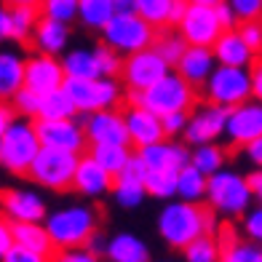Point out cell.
<instances>
[{
  "mask_svg": "<svg viewBox=\"0 0 262 262\" xmlns=\"http://www.w3.org/2000/svg\"><path fill=\"white\" fill-rule=\"evenodd\" d=\"M246 180H249V187H252L254 201H259V206H262V169H254Z\"/></svg>",
  "mask_w": 262,
  "mask_h": 262,
  "instance_id": "55",
  "label": "cell"
},
{
  "mask_svg": "<svg viewBox=\"0 0 262 262\" xmlns=\"http://www.w3.org/2000/svg\"><path fill=\"white\" fill-rule=\"evenodd\" d=\"M113 6H115V16L137 14V0H113Z\"/></svg>",
  "mask_w": 262,
  "mask_h": 262,
  "instance_id": "57",
  "label": "cell"
},
{
  "mask_svg": "<svg viewBox=\"0 0 262 262\" xmlns=\"http://www.w3.org/2000/svg\"><path fill=\"white\" fill-rule=\"evenodd\" d=\"M51 262H102V257H97L83 246V249H59L51 257Z\"/></svg>",
  "mask_w": 262,
  "mask_h": 262,
  "instance_id": "46",
  "label": "cell"
},
{
  "mask_svg": "<svg viewBox=\"0 0 262 262\" xmlns=\"http://www.w3.org/2000/svg\"><path fill=\"white\" fill-rule=\"evenodd\" d=\"M107 262H150V249L142 238L131 233H118L107 244Z\"/></svg>",
  "mask_w": 262,
  "mask_h": 262,
  "instance_id": "27",
  "label": "cell"
},
{
  "mask_svg": "<svg viewBox=\"0 0 262 262\" xmlns=\"http://www.w3.org/2000/svg\"><path fill=\"white\" fill-rule=\"evenodd\" d=\"M214 209L201 204H187V201H169L158 214V235L171 249H187L193 241L204 235H214L217 220Z\"/></svg>",
  "mask_w": 262,
  "mask_h": 262,
  "instance_id": "1",
  "label": "cell"
},
{
  "mask_svg": "<svg viewBox=\"0 0 262 262\" xmlns=\"http://www.w3.org/2000/svg\"><path fill=\"white\" fill-rule=\"evenodd\" d=\"M11 16V40L25 43L32 38L35 25L40 19V8H25V6H6Z\"/></svg>",
  "mask_w": 262,
  "mask_h": 262,
  "instance_id": "33",
  "label": "cell"
},
{
  "mask_svg": "<svg viewBox=\"0 0 262 262\" xmlns=\"http://www.w3.org/2000/svg\"><path fill=\"white\" fill-rule=\"evenodd\" d=\"M62 64H64L67 78H75V80L102 78L97 54H94L91 49H73V51H67V54L62 56Z\"/></svg>",
  "mask_w": 262,
  "mask_h": 262,
  "instance_id": "28",
  "label": "cell"
},
{
  "mask_svg": "<svg viewBox=\"0 0 262 262\" xmlns=\"http://www.w3.org/2000/svg\"><path fill=\"white\" fill-rule=\"evenodd\" d=\"M214 70H217V56H214L211 49H204V46H187V51L180 59V64L174 67V73H180L193 89H204Z\"/></svg>",
  "mask_w": 262,
  "mask_h": 262,
  "instance_id": "21",
  "label": "cell"
},
{
  "mask_svg": "<svg viewBox=\"0 0 262 262\" xmlns=\"http://www.w3.org/2000/svg\"><path fill=\"white\" fill-rule=\"evenodd\" d=\"M30 40H32L35 54H49V56L67 54L64 49H67V40H70V25L49 19V16H40Z\"/></svg>",
  "mask_w": 262,
  "mask_h": 262,
  "instance_id": "22",
  "label": "cell"
},
{
  "mask_svg": "<svg viewBox=\"0 0 262 262\" xmlns=\"http://www.w3.org/2000/svg\"><path fill=\"white\" fill-rule=\"evenodd\" d=\"M217 16H220V25H222L225 32H230V30H238V27H241V21H238L235 11H233V6L228 3V0H225L222 6H217Z\"/></svg>",
  "mask_w": 262,
  "mask_h": 262,
  "instance_id": "48",
  "label": "cell"
},
{
  "mask_svg": "<svg viewBox=\"0 0 262 262\" xmlns=\"http://www.w3.org/2000/svg\"><path fill=\"white\" fill-rule=\"evenodd\" d=\"M78 6H80V0H43L40 16H49V19L70 25L73 19H78Z\"/></svg>",
  "mask_w": 262,
  "mask_h": 262,
  "instance_id": "40",
  "label": "cell"
},
{
  "mask_svg": "<svg viewBox=\"0 0 262 262\" xmlns=\"http://www.w3.org/2000/svg\"><path fill=\"white\" fill-rule=\"evenodd\" d=\"M11 230H14L16 246L30 249V252L46 257L49 262H51V257L59 252V249L54 246L51 233L46 230V225H43V222H11Z\"/></svg>",
  "mask_w": 262,
  "mask_h": 262,
  "instance_id": "24",
  "label": "cell"
},
{
  "mask_svg": "<svg viewBox=\"0 0 262 262\" xmlns=\"http://www.w3.org/2000/svg\"><path fill=\"white\" fill-rule=\"evenodd\" d=\"M80 126L86 131L89 147L91 145H128L131 147V137H128V126L123 110H102V113H91V115H78Z\"/></svg>",
  "mask_w": 262,
  "mask_h": 262,
  "instance_id": "12",
  "label": "cell"
},
{
  "mask_svg": "<svg viewBox=\"0 0 262 262\" xmlns=\"http://www.w3.org/2000/svg\"><path fill=\"white\" fill-rule=\"evenodd\" d=\"M171 3L174 0H137V16H142L156 30H163V27H169Z\"/></svg>",
  "mask_w": 262,
  "mask_h": 262,
  "instance_id": "39",
  "label": "cell"
},
{
  "mask_svg": "<svg viewBox=\"0 0 262 262\" xmlns=\"http://www.w3.org/2000/svg\"><path fill=\"white\" fill-rule=\"evenodd\" d=\"M0 38L11 40V16H8V8L6 6L0 8Z\"/></svg>",
  "mask_w": 262,
  "mask_h": 262,
  "instance_id": "58",
  "label": "cell"
},
{
  "mask_svg": "<svg viewBox=\"0 0 262 262\" xmlns=\"http://www.w3.org/2000/svg\"><path fill=\"white\" fill-rule=\"evenodd\" d=\"M244 235L254 244H262V206L249 209V214L244 217Z\"/></svg>",
  "mask_w": 262,
  "mask_h": 262,
  "instance_id": "44",
  "label": "cell"
},
{
  "mask_svg": "<svg viewBox=\"0 0 262 262\" xmlns=\"http://www.w3.org/2000/svg\"><path fill=\"white\" fill-rule=\"evenodd\" d=\"M252 201H254V195H252V187H249L246 177L228 171V169L209 177L206 204H209V209L222 214V217H244V214H249Z\"/></svg>",
  "mask_w": 262,
  "mask_h": 262,
  "instance_id": "5",
  "label": "cell"
},
{
  "mask_svg": "<svg viewBox=\"0 0 262 262\" xmlns=\"http://www.w3.org/2000/svg\"><path fill=\"white\" fill-rule=\"evenodd\" d=\"M137 156L145 161L150 171H182L190 163V150L174 139H163L150 147H142L137 150Z\"/></svg>",
  "mask_w": 262,
  "mask_h": 262,
  "instance_id": "19",
  "label": "cell"
},
{
  "mask_svg": "<svg viewBox=\"0 0 262 262\" xmlns=\"http://www.w3.org/2000/svg\"><path fill=\"white\" fill-rule=\"evenodd\" d=\"M147 195L145 182L139 180H126V177H115V187H113V198L118 206L123 209H137Z\"/></svg>",
  "mask_w": 262,
  "mask_h": 262,
  "instance_id": "34",
  "label": "cell"
},
{
  "mask_svg": "<svg viewBox=\"0 0 262 262\" xmlns=\"http://www.w3.org/2000/svg\"><path fill=\"white\" fill-rule=\"evenodd\" d=\"M209 193V177L201 174L193 163H187L180 171V185H177V195L180 201H187V204H201L206 201Z\"/></svg>",
  "mask_w": 262,
  "mask_h": 262,
  "instance_id": "31",
  "label": "cell"
},
{
  "mask_svg": "<svg viewBox=\"0 0 262 262\" xmlns=\"http://www.w3.org/2000/svg\"><path fill=\"white\" fill-rule=\"evenodd\" d=\"M8 104L14 107V113L25 121H38V110H40V97L32 94L30 89H21L14 99H8Z\"/></svg>",
  "mask_w": 262,
  "mask_h": 262,
  "instance_id": "41",
  "label": "cell"
},
{
  "mask_svg": "<svg viewBox=\"0 0 262 262\" xmlns=\"http://www.w3.org/2000/svg\"><path fill=\"white\" fill-rule=\"evenodd\" d=\"M228 107H220L214 102H201L190 110V123L185 131V142L190 147H201V145H214L228 128Z\"/></svg>",
  "mask_w": 262,
  "mask_h": 262,
  "instance_id": "10",
  "label": "cell"
},
{
  "mask_svg": "<svg viewBox=\"0 0 262 262\" xmlns=\"http://www.w3.org/2000/svg\"><path fill=\"white\" fill-rule=\"evenodd\" d=\"M3 220L8 222H46L49 206L30 187H8L3 190Z\"/></svg>",
  "mask_w": 262,
  "mask_h": 262,
  "instance_id": "16",
  "label": "cell"
},
{
  "mask_svg": "<svg viewBox=\"0 0 262 262\" xmlns=\"http://www.w3.org/2000/svg\"><path fill=\"white\" fill-rule=\"evenodd\" d=\"M238 32L244 35L246 46L252 49L254 54H262V21H244Z\"/></svg>",
  "mask_w": 262,
  "mask_h": 262,
  "instance_id": "47",
  "label": "cell"
},
{
  "mask_svg": "<svg viewBox=\"0 0 262 262\" xmlns=\"http://www.w3.org/2000/svg\"><path fill=\"white\" fill-rule=\"evenodd\" d=\"M177 185H180V171H150L145 180L147 195L161 201H171L177 195Z\"/></svg>",
  "mask_w": 262,
  "mask_h": 262,
  "instance_id": "38",
  "label": "cell"
},
{
  "mask_svg": "<svg viewBox=\"0 0 262 262\" xmlns=\"http://www.w3.org/2000/svg\"><path fill=\"white\" fill-rule=\"evenodd\" d=\"M244 152H246V158L254 163V169H262V137H259V139H254L252 145H246V147H244Z\"/></svg>",
  "mask_w": 262,
  "mask_h": 262,
  "instance_id": "53",
  "label": "cell"
},
{
  "mask_svg": "<svg viewBox=\"0 0 262 262\" xmlns=\"http://www.w3.org/2000/svg\"><path fill=\"white\" fill-rule=\"evenodd\" d=\"M40 145L51 150H64L75 152V156H86L89 152V139L83 131L80 121L70 118V121H35Z\"/></svg>",
  "mask_w": 262,
  "mask_h": 262,
  "instance_id": "13",
  "label": "cell"
},
{
  "mask_svg": "<svg viewBox=\"0 0 262 262\" xmlns=\"http://www.w3.org/2000/svg\"><path fill=\"white\" fill-rule=\"evenodd\" d=\"M169 73H171V67L161 59V54L156 49H147V51L131 54L123 59L121 80H123L126 91H147Z\"/></svg>",
  "mask_w": 262,
  "mask_h": 262,
  "instance_id": "11",
  "label": "cell"
},
{
  "mask_svg": "<svg viewBox=\"0 0 262 262\" xmlns=\"http://www.w3.org/2000/svg\"><path fill=\"white\" fill-rule=\"evenodd\" d=\"M126 104L145 107L158 118H166L171 113H190L198 104V94L180 73L171 70L163 80H158L147 91H126Z\"/></svg>",
  "mask_w": 262,
  "mask_h": 262,
  "instance_id": "2",
  "label": "cell"
},
{
  "mask_svg": "<svg viewBox=\"0 0 262 262\" xmlns=\"http://www.w3.org/2000/svg\"><path fill=\"white\" fill-rule=\"evenodd\" d=\"M25 78H27V59H21L14 51L0 54V97L6 102L14 99L25 89Z\"/></svg>",
  "mask_w": 262,
  "mask_h": 262,
  "instance_id": "26",
  "label": "cell"
},
{
  "mask_svg": "<svg viewBox=\"0 0 262 262\" xmlns=\"http://www.w3.org/2000/svg\"><path fill=\"white\" fill-rule=\"evenodd\" d=\"M134 147H128V145H91L89 147V156L97 161L102 169H107L113 177H118L126 166L128 161L134 158Z\"/></svg>",
  "mask_w": 262,
  "mask_h": 262,
  "instance_id": "29",
  "label": "cell"
},
{
  "mask_svg": "<svg viewBox=\"0 0 262 262\" xmlns=\"http://www.w3.org/2000/svg\"><path fill=\"white\" fill-rule=\"evenodd\" d=\"M67 83V73L62 59L49 56V54H32L27 59V78H25V89H30L38 97L46 94L62 91Z\"/></svg>",
  "mask_w": 262,
  "mask_h": 262,
  "instance_id": "15",
  "label": "cell"
},
{
  "mask_svg": "<svg viewBox=\"0 0 262 262\" xmlns=\"http://www.w3.org/2000/svg\"><path fill=\"white\" fill-rule=\"evenodd\" d=\"M6 6H25V8H40L43 0H3Z\"/></svg>",
  "mask_w": 262,
  "mask_h": 262,
  "instance_id": "59",
  "label": "cell"
},
{
  "mask_svg": "<svg viewBox=\"0 0 262 262\" xmlns=\"http://www.w3.org/2000/svg\"><path fill=\"white\" fill-rule=\"evenodd\" d=\"M78 19H80V25H86L89 30L102 32L115 19V6H113V0H80Z\"/></svg>",
  "mask_w": 262,
  "mask_h": 262,
  "instance_id": "32",
  "label": "cell"
},
{
  "mask_svg": "<svg viewBox=\"0 0 262 262\" xmlns=\"http://www.w3.org/2000/svg\"><path fill=\"white\" fill-rule=\"evenodd\" d=\"M123 118H126L128 137H131V147H134V150L150 147V145H156V142H163V139H166L163 121H161L156 113L145 110V107L126 104V107H123Z\"/></svg>",
  "mask_w": 262,
  "mask_h": 262,
  "instance_id": "18",
  "label": "cell"
},
{
  "mask_svg": "<svg viewBox=\"0 0 262 262\" xmlns=\"http://www.w3.org/2000/svg\"><path fill=\"white\" fill-rule=\"evenodd\" d=\"M204 94H206V102L228 107V110L252 102L254 99L252 97V70L217 64V70H214L211 78L206 80Z\"/></svg>",
  "mask_w": 262,
  "mask_h": 262,
  "instance_id": "8",
  "label": "cell"
},
{
  "mask_svg": "<svg viewBox=\"0 0 262 262\" xmlns=\"http://www.w3.org/2000/svg\"><path fill=\"white\" fill-rule=\"evenodd\" d=\"M252 97L254 102L262 104V59H257L252 64Z\"/></svg>",
  "mask_w": 262,
  "mask_h": 262,
  "instance_id": "52",
  "label": "cell"
},
{
  "mask_svg": "<svg viewBox=\"0 0 262 262\" xmlns=\"http://www.w3.org/2000/svg\"><path fill=\"white\" fill-rule=\"evenodd\" d=\"M193 6H204V8H217V6H222L225 0H190Z\"/></svg>",
  "mask_w": 262,
  "mask_h": 262,
  "instance_id": "60",
  "label": "cell"
},
{
  "mask_svg": "<svg viewBox=\"0 0 262 262\" xmlns=\"http://www.w3.org/2000/svg\"><path fill=\"white\" fill-rule=\"evenodd\" d=\"M43 225L51 233L56 249H83L99 233V214L86 204H73L51 211Z\"/></svg>",
  "mask_w": 262,
  "mask_h": 262,
  "instance_id": "3",
  "label": "cell"
},
{
  "mask_svg": "<svg viewBox=\"0 0 262 262\" xmlns=\"http://www.w3.org/2000/svg\"><path fill=\"white\" fill-rule=\"evenodd\" d=\"M190 163L195 166V169L201 174H217L222 171V166H225V152L220 145H201V147H193L190 150Z\"/></svg>",
  "mask_w": 262,
  "mask_h": 262,
  "instance_id": "35",
  "label": "cell"
},
{
  "mask_svg": "<svg viewBox=\"0 0 262 262\" xmlns=\"http://www.w3.org/2000/svg\"><path fill=\"white\" fill-rule=\"evenodd\" d=\"M156 38H158V30L152 25H147V21L137 14L115 16L110 25L102 30V43L110 46L118 54H126V56L152 49Z\"/></svg>",
  "mask_w": 262,
  "mask_h": 262,
  "instance_id": "7",
  "label": "cell"
},
{
  "mask_svg": "<svg viewBox=\"0 0 262 262\" xmlns=\"http://www.w3.org/2000/svg\"><path fill=\"white\" fill-rule=\"evenodd\" d=\"M217 238L222 246V262H262V244L235 235L230 228H222V225L217 230Z\"/></svg>",
  "mask_w": 262,
  "mask_h": 262,
  "instance_id": "25",
  "label": "cell"
},
{
  "mask_svg": "<svg viewBox=\"0 0 262 262\" xmlns=\"http://www.w3.org/2000/svg\"><path fill=\"white\" fill-rule=\"evenodd\" d=\"M78 163H80V156H75V152L43 147L38 152V158H35V163H32V169H30L27 177L35 185H40L46 190L64 193V190H73V185H75Z\"/></svg>",
  "mask_w": 262,
  "mask_h": 262,
  "instance_id": "6",
  "label": "cell"
},
{
  "mask_svg": "<svg viewBox=\"0 0 262 262\" xmlns=\"http://www.w3.org/2000/svg\"><path fill=\"white\" fill-rule=\"evenodd\" d=\"M40 150L43 145H40L38 128H35V121L19 118L11 128L0 131V163L11 174L27 177Z\"/></svg>",
  "mask_w": 262,
  "mask_h": 262,
  "instance_id": "4",
  "label": "cell"
},
{
  "mask_svg": "<svg viewBox=\"0 0 262 262\" xmlns=\"http://www.w3.org/2000/svg\"><path fill=\"white\" fill-rule=\"evenodd\" d=\"M238 21H262V0H228Z\"/></svg>",
  "mask_w": 262,
  "mask_h": 262,
  "instance_id": "43",
  "label": "cell"
},
{
  "mask_svg": "<svg viewBox=\"0 0 262 262\" xmlns=\"http://www.w3.org/2000/svg\"><path fill=\"white\" fill-rule=\"evenodd\" d=\"M78 115H80L78 107H75L73 99H70V94L64 89L40 97L38 121H70V118H78Z\"/></svg>",
  "mask_w": 262,
  "mask_h": 262,
  "instance_id": "30",
  "label": "cell"
},
{
  "mask_svg": "<svg viewBox=\"0 0 262 262\" xmlns=\"http://www.w3.org/2000/svg\"><path fill=\"white\" fill-rule=\"evenodd\" d=\"M158 54H161V59L166 64H169L171 70L180 64V59L185 56V51H187V40L182 38L180 32H158V38H156V46H152Z\"/></svg>",
  "mask_w": 262,
  "mask_h": 262,
  "instance_id": "36",
  "label": "cell"
},
{
  "mask_svg": "<svg viewBox=\"0 0 262 262\" xmlns=\"http://www.w3.org/2000/svg\"><path fill=\"white\" fill-rule=\"evenodd\" d=\"M19 121V115L14 113V107H11L8 102L3 104V107H0V131H6V128H11V126H14Z\"/></svg>",
  "mask_w": 262,
  "mask_h": 262,
  "instance_id": "54",
  "label": "cell"
},
{
  "mask_svg": "<svg viewBox=\"0 0 262 262\" xmlns=\"http://www.w3.org/2000/svg\"><path fill=\"white\" fill-rule=\"evenodd\" d=\"M190 0H174L171 3V16H169V27H180L182 25V19L187 16V11H190Z\"/></svg>",
  "mask_w": 262,
  "mask_h": 262,
  "instance_id": "51",
  "label": "cell"
},
{
  "mask_svg": "<svg viewBox=\"0 0 262 262\" xmlns=\"http://www.w3.org/2000/svg\"><path fill=\"white\" fill-rule=\"evenodd\" d=\"M107 244H110V238H107V241H104V238H102V235L97 233V235H94L91 241L86 244V249H89V252H94L97 257H104V254H107Z\"/></svg>",
  "mask_w": 262,
  "mask_h": 262,
  "instance_id": "56",
  "label": "cell"
},
{
  "mask_svg": "<svg viewBox=\"0 0 262 262\" xmlns=\"http://www.w3.org/2000/svg\"><path fill=\"white\" fill-rule=\"evenodd\" d=\"M97 54V62H99V70H102V78H121V70H123V59L118 51H113L110 46H97L94 49Z\"/></svg>",
  "mask_w": 262,
  "mask_h": 262,
  "instance_id": "42",
  "label": "cell"
},
{
  "mask_svg": "<svg viewBox=\"0 0 262 262\" xmlns=\"http://www.w3.org/2000/svg\"><path fill=\"white\" fill-rule=\"evenodd\" d=\"M177 32L187 40V46H204V49H214L217 40L222 38V25L217 16V8H204V6H190L187 16Z\"/></svg>",
  "mask_w": 262,
  "mask_h": 262,
  "instance_id": "14",
  "label": "cell"
},
{
  "mask_svg": "<svg viewBox=\"0 0 262 262\" xmlns=\"http://www.w3.org/2000/svg\"><path fill=\"white\" fill-rule=\"evenodd\" d=\"M3 262H49L46 257L30 252V249H21V246H14L11 252L3 257Z\"/></svg>",
  "mask_w": 262,
  "mask_h": 262,
  "instance_id": "49",
  "label": "cell"
},
{
  "mask_svg": "<svg viewBox=\"0 0 262 262\" xmlns=\"http://www.w3.org/2000/svg\"><path fill=\"white\" fill-rule=\"evenodd\" d=\"M163 121V131H166V139H174L187 131V123H190V113H171L161 118Z\"/></svg>",
  "mask_w": 262,
  "mask_h": 262,
  "instance_id": "45",
  "label": "cell"
},
{
  "mask_svg": "<svg viewBox=\"0 0 262 262\" xmlns=\"http://www.w3.org/2000/svg\"><path fill=\"white\" fill-rule=\"evenodd\" d=\"M113 187H115V177L110 171L102 169L89 152L80 156L78 171H75V185H73L75 193H80L83 198H102L107 193H113Z\"/></svg>",
  "mask_w": 262,
  "mask_h": 262,
  "instance_id": "20",
  "label": "cell"
},
{
  "mask_svg": "<svg viewBox=\"0 0 262 262\" xmlns=\"http://www.w3.org/2000/svg\"><path fill=\"white\" fill-rule=\"evenodd\" d=\"M185 262H222V246L217 235H204L182 249Z\"/></svg>",
  "mask_w": 262,
  "mask_h": 262,
  "instance_id": "37",
  "label": "cell"
},
{
  "mask_svg": "<svg viewBox=\"0 0 262 262\" xmlns=\"http://www.w3.org/2000/svg\"><path fill=\"white\" fill-rule=\"evenodd\" d=\"M214 56H217V64L222 67H244V70H252V64L257 62V54L246 46L244 35L238 30H230V32H222V38L214 46Z\"/></svg>",
  "mask_w": 262,
  "mask_h": 262,
  "instance_id": "23",
  "label": "cell"
},
{
  "mask_svg": "<svg viewBox=\"0 0 262 262\" xmlns=\"http://www.w3.org/2000/svg\"><path fill=\"white\" fill-rule=\"evenodd\" d=\"M14 246H16V238H14V230H11V222L3 220L0 222V257H6Z\"/></svg>",
  "mask_w": 262,
  "mask_h": 262,
  "instance_id": "50",
  "label": "cell"
},
{
  "mask_svg": "<svg viewBox=\"0 0 262 262\" xmlns=\"http://www.w3.org/2000/svg\"><path fill=\"white\" fill-rule=\"evenodd\" d=\"M64 91L70 94V99L75 102L80 115L115 110L118 102H121V86L115 83V78H94V80L67 78Z\"/></svg>",
  "mask_w": 262,
  "mask_h": 262,
  "instance_id": "9",
  "label": "cell"
},
{
  "mask_svg": "<svg viewBox=\"0 0 262 262\" xmlns=\"http://www.w3.org/2000/svg\"><path fill=\"white\" fill-rule=\"evenodd\" d=\"M225 137L230 139V145H238V147H246L254 139H259L262 137V104L252 99L246 104L233 107L228 115Z\"/></svg>",
  "mask_w": 262,
  "mask_h": 262,
  "instance_id": "17",
  "label": "cell"
}]
</instances>
